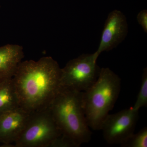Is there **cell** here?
I'll return each instance as SVG.
<instances>
[{
  "instance_id": "6da1fadb",
  "label": "cell",
  "mask_w": 147,
  "mask_h": 147,
  "mask_svg": "<svg viewBox=\"0 0 147 147\" xmlns=\"http://www.w3.org/2000/svg\"><path fill=\"white\" fill-rule=\"evenodd\" d=\"M61 71L51 57L22 61L12 77L20 106L31 113L47 109L60 87Z\"/></svg>"
},
{
  "instance_id": "7a4b0ae2",
  "label": "cell",
  "mask_w": 147,
  "mask_h": 147,
  "mask_svg": "<svg viewBox=\"0 0 147 147\" xmlns=\"http://www.w3.org/2000/svg\"><path fill=\"white\" fill-rule=\"evenodd\" d=\"M83 92L60 86L48 108L61 135L77 147L89 142L92 137L84 111Z\"/></svg>"
},
{
  "instance_id": "3957f363",
  "label": "cell",
  "mask_w": 147,
  "mask_h": 147,
  "mask_svg": "<svg viewBox=\"0 0 147 147\" xmlns=\"http://www.w3.org/2000/svg\"><path fill=\"white\" fill-rule=\"evenodd\" d=\"M121 86L118 75L110 68L103 67L93 85L83 92L84 111L90 128L100 130L119 97Z\"/></svg>"
},
{
  "instance_id": "277c9868",
  "label": "cell",
  "mask_w": 147,
  "mask_h": 147,
  "mask_svg": "<svg viewBox=\"0 0 147 147\" xmlns=\"http://www.w3.org/2000/svg\"><path fill=\"white\" fill-rule=\"evenodd\" d=\"M61 134L47 108L32 113L13 147H48Z\"/></svg>"
},
{
  "instance_id": "5b68a950",
  "label": "cell",
  "mask_w": 147,
  "mask_h": 147,
  "mask_svg": "<svg viewBox=\"0 0 147 147\" xmlns=\"http://www.w3.org/2000/svg\"><path fill=\"white\" fill-rule=\"evenodd\" d=\"M93 54H84L70 60L61 68L60 86L85 92L96 81L100 69Z\"/></svg>"
},
{
  "instance_id": "8992f818",
  "label": "cell",
  "mask_w": 147,
  "mask_h": 147,
  "mask_svg": "<svg viewBox=\"0 0 147 147\" xmlns=\"http://www.w3.org/2000/svg\"><path fill=\"white\" fill-rule=\"evenodd\" d=\"M138 118L139 111L132 107L109 114L100 129L105 141L110 144H122L134 133Z\"/></svg>"
},
{
  "instance_id": "52a82bcc",
  "label": "cell",
  "mask_w": 147,
  "mask_h": 147,
  "mask_svg": "<svg viewBox=\"0 0 147 147\" xmlns=\"http://www.w3.org/2000/svg\"><path fill=\"white\" fill-rule=\"evenodd\" d=\"M126 16L121 11L113 10L108 14L102 30L98 48L93 55L98 58L102 52L115 48L125 39L128 33Z\"/></svg>"
},
{
  "instance_id": "ba28073f",
  "label": "cell",
  "mask_w": 147,
  "mask_h": 147,
  "mask_svg": "<svg viewBox=\"0 0 147 147\" xmlns=\"http://www.w3.org/2000/svg\"><path fill=\"white\" fill-rule=\"evenodd\" d=\"M32 113L18 106L0 115V143L4 147H13Z\"/></svg>"
},
{
  "instance_id": "9c48e42d",
  "label": "cell",
  "mask_w": 147,
  "mask_h": 147,
  "mask_svg": "<svg viewBox=\"0 0 147 147\" xmlns=\"http://www.w3.org/2000/svg\"><path fill=\"white\" fill-rule=\"evenodd\" d=\"M24 57V48L20 45L0 46V82L13 77Z\"/></svg>"
},
{
  "instance_id": "30bf717a",
  "label": "cell",
  "mask_w": 147,
  "mask_h": 147,
  "mask_svg": "<svg viewBox=\"0 0 147 147\" xmlns=\"http://www.w3.org/2000/svg\"><path fill=\"white\" fill-rule=\"evenodd\" d=\"M20 106L12 78L0 82V115Z\"/></svg>"
},
{
  "instance_id": "8fae6325",
  "label": "cell",
  "mask_w": 147,
  "mask_h": 147,
  "mask_svg": "<svg viewBox=\"0 0 147 147\" xmlns=\"http://www.w3.org/2000/svg\"><path fill=\"white\" fill-rule=\"evenodd\" d=\"M147 105V68L143 69L142 84L137 96V100L132 107L135 111H139L140 108L146 107Z\"/></svg>"
},
{
  "instance_id": "7c38bea8",
  "label": "cell",
  "mask_w": 147,
  "mask_h": 147,
  "mask_svg": "<svg viewBox=\"0 0 147 147\" xmlns=\"http://www.w3.org/2000/svg\"><path fill=\"white\" fill-rule=\"evenodd\" d=\"M123 147H147V128L144 127L137 134L133 133L123 144Z\"/></svg>"
},
{
  "instance_id": "4fadbf2b",
  "label": "cell",
  "mask_w": 147,
  "mask_h": 147,
  "mask_svg": "<svg viewBox=\"0 0 147 147\" xmlns=\"http://www.w3.org/2000/svg\"><path fill=\"white\" fill-rule=\"evenodd\" d=\"M48 147H77L72 141L67 137L61 135L50 143Z\"/></svg>"
},
{
  "instance_id": "5bb4252c",
  "label": "cell",
  "mask_w": 147,
  "mask_h": 147,
  "mask_svg": "<svg viewBox=\"0 0 147 147\" xmlns=\"http://www.w3.org/2000/svg\"><path fill=\"white\" fill-rule=\"evenodd\" d=\"M137 21L144 31L147 33V10L144 9L141 11L137 15Z\"/></svg>"
}]
</instances>
